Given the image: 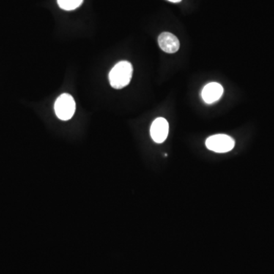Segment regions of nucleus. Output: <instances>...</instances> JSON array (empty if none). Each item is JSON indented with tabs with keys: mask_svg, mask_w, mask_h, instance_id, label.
<instances>
[{
	"mask_svg": "<svg viewBox=\"0 0 274 274\" xmlns=\"http://www.w3.org/2000/svg\"><path fill=\"white\" fill-rule=\"evenodd\" d=\"M158 43L160 48L165 53H174L179 50L180 42L174 34L163 32L159 36Z\"/></svg>",
	"mask_w": 274,
	"mask_h": 274,
	"instance_id": "5",
	"label": "nucleus"
},
{
	"mask_svg": "<svg viewBox=\"0 0 274 274\" xmlns=\"http://www.w3.org/2000/svg\"><path fill=\"white\" fill-rule=\"evenodd\" d=\"M83 0H57L60 8L66 11H72L81 6Z\"/></svg>",
	"mask_w": 274,
	"mask_h": 274,
	"instance_id": "7",
	"label": "nucleus"
},
{
	"mask_svg": "<svg viewBox=\"0 0 274 274\" xmlns=\"http://www.w3.org/2000/svg\"><path fill=\"white\" fill-rule=\"evenodd\" d=\"M223 94V88L217 83H211L206 85L201 92L203 100L206 104H213L221 99Z\"/></svg>",
	"mask_w": 274,
	"mask_h": 274,
	"instance_id": "6",
	"label": "nucleus"
},
{
	"mask_svg": "<svg viewBox=\"0 0 274 274\" xmlns=\"http://www.w3.org/2000/svg\"><path fill=\"white\" fill-rule=\"evenodd\" d=\"M206 146L208 149L217 153H225L233 149L234 140L226 134H217L209 136L206 140Z\"/></svg>",
	"mask_w": 274,
	"mask_h": 274,
	"instance_id": "3",
	"label": "nucleus"
},
{
	"mask_svg": "<svg viewBox=\"0 0 274 274\" xmlns=\"http://www.w3.org/2000/svg\"><path fill=\"white\" fill-rule=\"evenodd\" d=\"M168 1L171 2V3H180L182 0H168Z\"/></svg>",
	"mask_w": 274,
	"mask_h": 274,
	"instance_id": "8",
	"label": "nucleus"
},
{
	"mask_svg": "<svg viewBox=\"0 0 274 274\" xmlns=\"http://www.w3.org/2000/svg\"><path fill=\"white\" fill-rule=\"evenodd\" d=\"M168 130L169 125L168 121L163 118H157L151 126V136L155 143H162L168 137Z\"/></svg>",
	"mask_w": 274,
	"mask_h": 274,
	"instance_id": "4",
	"label": "nucleus"
},
{
	"mask_svg": "<svg viewBox=\"0 0 274 274\" xmlns=\"http://www.w3.org/2000/svg\"><path fill=\"white\" fill-rule=\"evenodd\" d=\"M54 111L56 116L62 121H69L75 111V102L72 95L67 93L57 97L54 104Z\"/></svg>",
	"mask_w": 274,
	"mask_h": 274,
	"instance_id": "2",
	"label": "nucleus"
},
{
	"mask_svg": "<svg viewBox=\"0 0 274 274\" xmlns=\"http://www.w3.org/2000/svg\"><path fill=\"white\" fill-rule=\"evenodd\" d=\"M133 70V67L128 61L118 63L110 72V84L115 89L126 87L131 80Z\"/></svg>",
	"mask_w": 274,
	"mask_h": 274,
	"instance_id": "1",
	"label": "nucleus"
}]
</instances>
